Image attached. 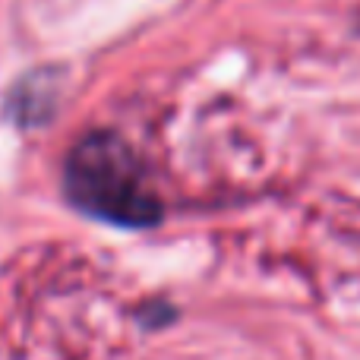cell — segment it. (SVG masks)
Returning a JSON list of instances; mask_svg holds the SVG:
<instances>
[{
  "instance_id": "1",
  "label": "cell",
  "mask_w": 360,
  "mask_h": 360,
  "mask_svg": "<svg viewBox=\"0 0 360 360\" xmlns=\"http://www.w3.org/2000/svg\"><path fill=\"white\" fill-rule=\"evenodd\" d=\"M63 190L79 212L117 228H152L162 221V202L146 180L139 158L108 130L86 133L70 149Z\"/></svg>"
},
{
  "instance_id": "2",
  "label": "cell",
  "mask_w": 360,
  "mask_h": 360,
  "mask_svg": "<svg viewBox=\"0 0 360 360\" xmlns=\"http://www.w3.org/2000/svg\"><path fill=\"white\" fill-rule=\"evenodd\" d=\"M57 101V92L51 86V76H35L16 86V95L10 98L13 105V117L16 120H29V108H35V120H44L51 114V105Z\"/></svg>"
}]
</instances>
